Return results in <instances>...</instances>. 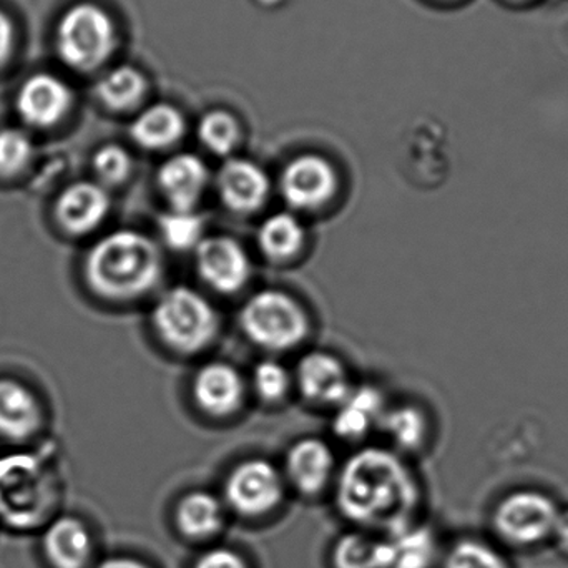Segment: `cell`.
Listing matches in <instances>:
<instances>
[{
  "instance_id": "obj_1",
  "label": "cell",
  "mask_w": 568,
  "mask_h": 568,
  "mask_svg": "<svg viewBox=\"0 0 568 568\" xmlns=\"http://www.w3.org/2000/svg\"><path fill=\"white\" fill-rule=\"evenodd\" d=\"M419 497L409 467L396 454L377 447L351 456L337 477V509L364 530L390 534L416 523Z\"/></svg>"
},
{
  "instance_id": "obj_2",
  "label": "cell",
  "mask_w": 568,
  "mask_h": 568,
  "mask_svg": "<svg viewBox=\"0 0 568 568\" xmlns=\"http://www.w3.org/2000/svg\"><path fill=\"white\" fill-rule=\"evenodd\" d=\"M162 266L159 246L149 236L120 230L92 246L85 260V278L100 296L130 301L155 287Z\"/></svg>"
},
{
  "instance_id": "obj_3",
  "label": "cell",
  "mask_w": 568,
  "mask_h": 568,
  "mask_svg": "<svg viewBox=\"0 0 568 568\" xmlns=\"http://www.w3.org/2000/svg\"><path fill=\"white\" fill-rule=\"evenodd\" d=\"M560 510L557 497L539 487L507 490L490 507V537L509 552L549 546Z\"/></svg>"
},
{
  "instance_id": "obj_4",
  "label": "cell",
  "mask_w": 568,
  "mask_h": 568,
  "mask_svg": "<svg viewBox=\"0 0 568 568\" xmlns=\"http://www.w3.org/2000/svg\"><path fill=\"white\" fill-rule=\"evenodd\" d=\"M55 503L53 476L37 454L0 457V520L12 529H36Z\"/></svg>"
},
{
  "instance_id": "obj_5",
  "label": "cell",
  "mask_w": 568,
  "mask_h": 568,
  "mask_svg": "<svg viewBox=\"0 0 568 568\" xmlns=\"http://www.w3.org/2000/svg\"><path fill=\"white\" fill-rule=\"evenodd\" d=\"M116 45L115 22L99 3H73L57 22V55L63 65L75 72L99 70L115 53Z\"/></svg>"
},
{
  "instance_id": "obj_6",
  "label": "cell",
  "mask_w": 568,
  "mask_h": 568,
  "mask_svg": "<svg viewBox=\"0 0 568 568\" xmlns=\"http://www.w3.org/2000/svg\"><path fill=\"white\" fill-rule=\"evenodd\" d=\"M153 327L160 339L180 354H195L213 343L219 314L209 300L192 287L166 291L153 307Z\"/></svg>"
},
{
  "instance_id": "obj_7",
  "label": "cell",
  "mask_w": 568,
  "mask_h": 568,
  "mask_svg": "<svg viewBox=\"0 0 568 568\" xmlns=\"http://www.w3.org/2000/svg\"><path fill=\"white\" fill-rule=\"evenodd\" d=\"M246 336L263 349H293L310 331L306 311L290 294L265 290L253 294L240 314Z\"/></svg>"
},
{
  "instance_id": "obj_8",
  "label": "cell",
  "mask_w": 568,
  "mask_h": 568,
  "mask_svg": "<svg viewBox=\"0 0 568 568\" xmlns=\"http://www.w3.org/2000/svg\"><path fill=\"white\" fill-rule=\"evenodd\" d=\"M282 474L265 459L239 464L225 484V504L243 517H263L282 504Z\"/></svg>"
},
{
  "instance_id": "obj_9",
  "label": "cell",
  "mask_w": 568,
  "mask_h": 568,
  "mask_svg": "<svg viewBox=\"0 0 568 568\" xmlns=\"http://www.w3.org/2000/svg\"><path fill=\"white\" fill-rule=\"evenodd\" d=\"M280 186L287 205L296 210H316L333 199L337 176L326 159L316 153H304L287 163Z\"/></svg>"
},
{
  "instance_id": "obj_10",
  "label": "cell",
  "mask_w": 568,
  "mask_h": 568,
  "mask_svg": "<svg viewBox=\"0 0 568 568\" xmlns=\"http://www.w3.org/2000/svg\"><path fill=\"white\" fill-rule=\"evenodd\" d=\"M72 90L59 77L37 72L17 90L16 109L27 125L50 129L62 122L72 106Z\"/></svg>"
},
{
  "instance_id": "obj_11",
  "label": "cell",
  "mask_w": 568,
  "mask_h": 568,
  "mask_svg": "<svg viewBox=\"0 0 568 568\" xmlns=\"http://www.w3.org/2000/svg\"><path fill=\"white\" fill-rule=\"evenodd\" d=\"M195 252L200 278L213 290L232 294L248 283L252 263L243 246L230 236L203 239Z\"/></svg>"
},
{
  "instance_id": "obj_12",
  "label": "cell",
  "mask_w": 568,
  "mask_h": 568,
  "mask_svg": "<svg viewBox=\"0 0 568 568\" xmlns=\"http://www.w3.org/2000/svg\"><path fill=\"white\" fill-rule=\"evenodd\" d=\"M296 383L301 394L320 406H339L351 393L343 363L324 351H313L301 357L296 367Z\"/></svg>"
},
{
  "instance_id": "obj_13",
  "label": "cell",
  "mask_w": 568,
  "mask_h": 568,
  "mask_svg": "<svg viewBox=\"0 0 568 568\" xmlns=\"http://www.w3.org/2000/svg\"><path fill=\"white\" fill-rule=\"evenodd\" d=\"M216 189L226 209L235 213H253L270 196V176L250 160L232 159L220 169Z\"/></svg>"
},
{
  "instance_id": "obj_14",
  "label": "cell",
  "mask_w": 568,
  "mask_h": 568,
  "mask_svg": "<svg viewBox=\"0 0 568 568\" xmlns=\"http://www.w3.org/2000/svg\"><path fill=\"white\" fill-rule=\"evenodd\" d=\"M156 180L172 210L193 212L209 185V169L200 156L179 153L160 166Z\"/></svg>"
},
{
  "instance_id": "obj_15",
  "label": "cell",
  "mask_w": 568,
  "mask_h": 568,
  "mask_svg": "<svg viewBox=\"0 0 568 568\" xmlns=\"http://www.w3.org/2000/svg\"><path fill=\"white\" fill-rule=\"evenodd\" d=\"M193 396L205 413L225 417L240 409L245 384L232 364L210 363L196 373Z\"/></svg>"
},
{
  "instance_id": "obj_16",
  "label": "cell",
  "mask_w": 568,
  "mask_h": 568,
  "mask_svg": "<svg viewBox=\"0 0 568 568\" xmlns=\"http://www.w3.org/2000/svg\"><path fill=\"white\" fill-rule=\"evenodd\" d=\"M110 210V199L100 183L79 182L63 190L57 200L55 213L63 230L85 235L95 230Z\"/></svg>"
},
{
  "instance_id": "obj_17",
  "label": "cell",
  "mask_w": 568,
  "mask_h": 568,
  "mask_svg": "<svg viewBox=\"0 0 568 568\" xmlns=\"http://www.w3.org/2000/svg\"><path fill=\"white\" fill-rule=\"evenodd\" d=\"M333 473V450L323 440H297L287 450V480L304 496L321 493L329 483Z\"/></svg>"
},
{
  "instance_id": "obj_18",
  "label": "cell",
  "mask_w": 568,
  "mask_h": 568,
  "mask_svg": "<svg viewBox=\"0 0 568 568\" xmlns=\"http://www.w3.org/2000/svg\"><path fill=\"white\" fill-rule=\"evenodd\" d=\"M43 550L55 568H83L92 556V536L75 517H60L47 527Z\"/></svg>"
},
{
  "instance_id": "obj_19",
  "label": "cell",
  "mask_w": 568,
  "mask_h": 568,
  "mask_svg": "<svg viewBox=\"0 0 568 568\" xmlns=\"http://www.w3.org/2000/svg\"><path fill=\"white\" fill-rule=\"evenodd\" d=\"M185 116L170 103H153L136 115L130 136L145 150H165L180 142L185 133Z\"/></svg>"
},
{
  "instance_id": "obj_20",
  "label": "cell",
  "mask_w": 568,
  "mask_h": 568,
  "mask_svg": "<svg viewBox=\"0 0 568 568\" xmlns=\"http://www.w3.org/2000/svg\"><path fill=\"white\" fill-rule=\"evenodd\" d=\"M40 419L36 396L17 381L0 379V436L27 439L39 429Z\"/></svg>"
},
{
  "instance_id": "obj_21",
  "label": "cell",
  "mask_w": 568,
  "mask_h": 568,
  "mask_svg": "<svg viewBox=\"0 0 568 568\" xmlns=\"http://www.w3.org/2000/svg\"><path fill=\"white\" fill-rule=\"evenodd\" d=\"M389 568H434L439 566L440 549L436 532L424 524L413 523L387 537Z\"/></svg>"
},
{
  "instance_id": "obj_22",
  "label": "cell",
  "mask_w": 568,
  "mask_h": 568,
  "mask_svg": "<svg viewBox=\"0 0 568 568\" xmlns=\"http://www.w3.org/2000/svg\"><path fill=\"white\" fill-rule=\"evenodd\" d=\"M176 527L190 540H210L220 534L225 524V506L210 493L186 494L175 513Z\"/></svg>"
},
{
  "instance_id": "obj_23",
  "label": "cell",
  "mask_w": 568,
  "mask_h": 568,
  "mask_svg": "<svg viewBox=\"0 0 568 568\" xmlns=\"http://www.w3.org/2000/svg\"><path fill=\"white\" fill-rule=\"evenodd\" d=\"M384 413V400L379 390L364 386L351 389L346 399L339 404L333 429L341 439L357 440L366 436Z\"/></svg>"
},
{
  "instance_id": "obj_24",
  "label": "cell",
  "mask_w": 568,
  "mask_h": 568,
  "mask_svg": "<svg viewBox=\"0 0 568 568\" xmlns=\"http://www.w3.org/2000/svg\"><path fill=\"white\" fill-rule=\"evenodd\" d=\"M509 550L490 536H463L440 554L439 568H514Z\"/></svg>"
},
{
  "instance_id": "obj_25",
  "label": "cell",
  "mask_w": 568,
  "mask_h": 568,
  "mask_svg": "<svg viewBox=\"0 0 568 568\" xmlns=\"http://www.w3.org/2000/svg\"><path fill=\"white\" fill-rule=\"evenodd\" d=\"M149 82L142 70L132 65H119L103 73L97 82L95 93L100 102L112 112H129L145 99Z\"/></svg>"
},
{
  "instance_id": "obj_26",
  "label": "cell",
  "mask_w": 568,
  "mask_h": 568,
  "mask_svg": "<svg viewBox=\"0 0 568 568\" xmlns=\"http://www.w3.org/2000/svg\"><path fill=\"white\" fill-rule=\"evenodd\" d=\"M334 568H389L387 537L369 532H349L337 540L333 550Z\"/></svg>"
},
{
  "instance_id": "obj_27",
  "label": "cell",
  "mask_w": 568,
  "mask_h": 568,
  "mask_svg": "<svg viewBox=\"0 0 568 568\" xmlns=\"http://www.w3.org/2000/svg\"><path fill=\"white\" fill-rule=\"evenodd\" d=\"M304 229L291 213H275L266 219L258 230V245L263 255L273 262H286L301 252L304 245Z\"/></svg>"
},
{
  "instance_id": "obj_28",
  "label": "cell",
  "mask_w": 568,
  "mask_h": 568,
  "mask_svg": "<svg viewBox=\"0 0 568 568\" xmlns=\"http://www.w3.org/2000/svg\"><path fill=\"white\" fill-rule=\"evenodd\" d=\"M379 420L381 426L400 449H419L426 443L427 419L423 410L417 407H393V409L384 410Z\"/></svg>"
},
{
  "instance_id": "obj_29",
  "label": "cell",
  "mask_w": 568,
  "mask_h": 568,
  "mask_svg": "<svg viewBox=\"0 0 568 568\" xmlns=\"http://www.w3.org/2000/svg\"><path fill=\"white\" fill-rule=\"evenodd\" d=\"M200 142L215 155H230L239 146L242 129L235 115L226 110H212L199 123Z\"/></svg>"
},
{
  "instance_id": "obj_30",
  "label": "cell",
  "mask_w": 568,
  "mask_h": 568,
  "mask_svg": "<svg viewBox=\"0 0 568 568\" xmlns=\"http://www.w3.org/2000/svg\"><path fill=\"white\" fill-rule=\"evenodd\" d=\"M160 232L170 248L186 252L202 243L205 225L202 216L195 212L172 210L160 219Z\"/></svg>"
},
{
  "instance_id": "obj_31",
  "label": "cell",
  "mask_w": 568,
  "mask_h": 568,
  "mask_svg": "<svg viewBox=\"0 0 568 568\" xmlns=\"http://www.w3.org/2000/svg\"><path fill=\"white\" fill-rule=\"evenodd\" d=\"M33 155L32 140L22 130H0V175L13 176L26 169Z\"/></svg>"
},
{
  "instance_id": "obj_32",
  "label": "cell",
  "mask_w": 568,
  "mask_h": 568,
  "mask_svg": "<svg viewBox=\"0 0 568 568\" xmlns=\"http://www.w3.org/2000/svg\"><path fill=\"white\" fill-rule=\"evenodd\" d=\"M93 172L103 185H119L129 179L132 172V159L129 152L119 145H105L93 155Z\"/></svg>"
},
{
  "instance_id": "obj_33",
  "label": "cell",
  "mask_w": 568,
  "mask_h": 568,
  "mask_svg": "<svg viewBox=\"0 0 568 568\" xmlns=\"http://www.w3.org/2000/svg\"><path fill=\"white\" fill-rule=\"evenodd\" d=\"M253 384L256 393L266 403H275L286 396L290 387V374L284 369L283 364L276 361H262L253 373Z\"/></svg>"
},
{
  "instance_id": "obj_34",
  "label": "cell",
  "mask_w": 568,
  "mask_h": 568,
  "mask_svg": "<svg viewBox=\"0 0 568 568\" xmlns=\"http://www.w3.org/2000/svg\"><path fill=\"white\" fill-rule=\"evenodd\" d=\"M193 568H248V566L235 550L216 547L203 554Z\"/></svg>"
},
{
  "instance_id": "obj_35",
  "label": "cell",
  "mask_w": 568,
  "mask_h": 568,
  "mask_svg": "<svg viewBox=\"0 0 568 568\" xmlns=\"http://www.w3.org/2000/svg\"><path fill=\"white\" fill-rule=\"evenodd\" d=\"M13 23L3 10H0V67L9 60L13 50Z\"/></svg>"
},
{
  "instance_id": "obj_36",
  "label": "cell",
  "mask_w": 568,
  "mask_h": 568,
  "mask_svg": "<svg viewBox=\"0 0 568 568\" xmlns=\"http://www.w3.org/2000/svg\"><path fill=\"white\" fill-rule=\"evenodd\" d=\"M550 546H552L560 556L568 559V506H562V510H560Z\"/></svg>"
},
{
  "instance_id": "obj_37",
  "label": "cell",
  "mask_w": 568,
  "mask_h": 568,
  "mask_svg": "<svg viewBox=\"0 0 568 568\" xmlns=\"http://www.w3.org/2000/svg\"><path fill=\"white\" fill-rule=\"evenodd\" d=\"M97 568H150L132 557H110Z\"/></svg>"
}]
</instances>
